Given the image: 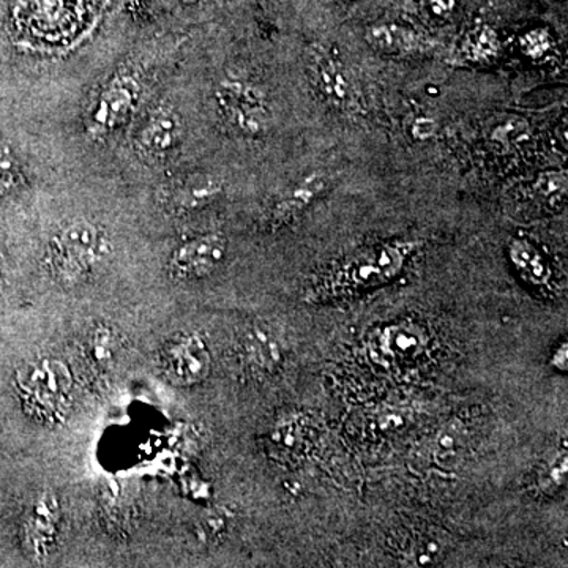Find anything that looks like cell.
I'll list each match as a JSON object with an SVG mask.
<instances>
[{"label":"cell","instance_id":"1","mask_svg":"<svg viewBox=\"0 0 568 568\" xmlns=\"http://www.w3.org/2000/svg\"><path fill=\"white\" fill-rule=\"evenodd\" d=\"M73 384L69 365L55 357L36 358L18 369L14 377L29 416L50 425L59 424L69 413Z\"/></svg>","mask_w":568,"mask_h":568},{"label":"cell","instance_id":"2","mask_svg":"<svg viewBox=\"0 0 568 568\" xmlns=\"http://www.w3.org/2000/svg\"><path fill=\"white\" fill-rule=\"evenodd\" d=\"M106 234L85 219L71 220L55 231L48 245L47 263L55 282L74 286L92 274L106 254Z\"/></svg>","mask_w":568,"mask_h":568},{"label":"cell","instance_id":"3","mask_svg":"<svg viewBox=\"0 0 568 568\" xmlns=\"http://www.w3.org/2000/svg\"><path fill=\"white\" fill-rule=\"evenodd\" d=\"M410 250L413 245L396 242L354 254L325 280L324 291L331 295H339L372 290L388 283L403 271Z\"/></svg>","mask_w":568,"mask_h":568},{"label":"cell","instance_id":"4","mask_svg":"<svg viewBox=\"0 0 568 568\" xmlns=\"http://www.w3.org/2000/svg\"><path fill=\"white\" fill-rule=\"evenodd\" d=\"M160 368L168 383L174 386H197L211 375V349L196 332L175 335L160 353Z\"/></svg>","mask_w":568,"mask_h":568},{"label":"cell","instance_id":"5","mask_svg":"<svg viewBox=\"0 0 568 568\" xmlns=\"http://www.w3.org/2000/svg\"><path fill=\"white\" fill-rule=\"evenodd\" d=\"M140 82L132 73H119L100 92L88 122L92 140H102L132 115L140 99Z\"/></svg>","mask_w":568,"mask_h":568},{"label":"cell","instance_id":"6","mask_svg":"<svg viewBox=\"0 0 568 568\" xmlns=\"http://www.w3.org/2000/svg\"><path fill=\"white\" fill-rule=\"evenodd\" d=\"M216 103L239 132L257 136L267 129V104L254 85L235 80L223 81L216 88Z\"/></svg>","mask_w":568,"mask_h":568},{"label":"cell","instance_id":"7","mask_svg":"<svg viewBox=\"0 0 568 568\" xmlns=\"http://www.w3.org/2000/svg\"><path fill=\"white\" fill-rule=\"evenodd\" d=\"M61 525V503L51 491L33 497L22 517V545L29 558L44 562L50 558Z\"/></svg>","mask_w":568,"mask_h":568},{"label":"cell","instance_id":"8","mask_svg":"<svg viewBox=\"0 0 568 568\" xmlns=\"http://www.w3.org/2000/svg\"><path fill=\"white\" fill-rule=\"evenodd\" d=\"M308 77L328 106L345 114H357L361 111V102L353 82L347 78L342 63L327 51L321 48L312 51L308 59Z\"/></svg>","mask_w":568,"mask_h":568},{"label":"cell","instance_id":"9","mask_svg":"<svg viewBox=\"0 0 568 568\" xmlns=\"http://www.w3.org/2000/svg\"><path fill=\"white\" fill-rule=\"evenodd\" d=\"M227 242L222 234H203L183 242L174 250L168 264L175 280H196L211 275L226 256Z\"/></svg>","mask_w":568,"mask_h":568},{"label":"cell","instance_id":"10","mask_svg":"<svg viewBox=\"0 0 568 568\" xmlns=\"http://www.w3.org/2000/svg\"><path fill=\"white\" fill-rule=\"evenodd\" d=\"M223 193V182L213 174H190L166 190V203L179 212H194L215 203Z\"/></svg>","mask_w":568,"mask_h":568},{"label":"cell","instance_id":"11","mask_svg":"<svg viewBox=\"0 0 568 568\" xmlns=\"http://www.w3.org/2000/svg\"><path fill=\"white\" fill-rule=\"evenodd\" d=\"M181 138L182 122L178 112L160 106L149 115L138 134V148L148 155H166L181 142Z\"/></svg>","mask_w":568,"mask_h":568},{"label":"cell","instance_id":"12","mask_svg":"<svg viewBox=\"0 0 568 568\" xmlns=\"http://www.w3.org/2000/svg\"><path fill=\"white\" fill-rule=\"evenodd\" d=\"M328 181L324 174L315 173L306 175L301 182L287 189L282 196L276 200L268 215V224L271 226H282V224L295 219L298 213L310 207L317 197L327 189Z\"/></svg>","mask_w":568,"mask_h":568},{"label":"cell","instance_id":"13","mask_svg":"<svg viewBox=\"0 0 568 568\" xmlns=\"http://www.w3.org/2000/svg\"><path fill=\"white\" fill-rule=\"evenodd\" d=\"M369 47L384 54L414 55L432 51L433 41L425 36L399 24L373 26L365 33Z\"/></svg>","mask_w":568,"mask_h":568},{"label":"cell","instance_id":"14","mask_svg":"<svg viewBox=\"0 0 568 568\" xmlns=\"http://www.w3.org/2000/svg\"><path fill=\"white\" fill-rule=\"evenodd\" d=\"M428 343V336L420 325L398 323L388 325L379 336V351L384 357L394 362L416 358Z\"/></svg>","mask_w":568,"mask_h":568},{"label":"cell","instance_id":"15","mask_svg":"<svg viewBox=\"0 0 568 568\" xmlns=\"http://www.w3.org/2000/svg\"><path fill=\"white\" fill-rule=\"evenodd\" d=\"M244 353L246 361L254 368L272 373L278 368L283 362L282 345L268 325L254 324L246 331L244 336Z\"/></svg>","mask_w":568,"mask_h":568},{"label":"cell","instance_id":"16","mask_svg":"<svg viewBox=\"0 0 568 568\" xmlns=\"http://www.w3.org/2000/svg\"><path fill=\"white\" fill-rule=\"evenodd\" d=\"M467 448V429L458 418L446 422L436 433L432 446L435 465L443 470H454L462 465Z\"/></svg>","mask_w":568,"mask_h":568},{"label":"cell","instance_id":"17","mask_svg":"<svg viewBox=\"0 0 568 568\" xmlns=\"http://www.w3.org/2000/svg\"><path fill=\"white\" fill-rule=\"evenodd\" d=\"M508 256L523 278L534 286H545L551 280V268L544 254L525 239H515L511 242L508 246Z\"/></svg>","mask_w":568,"mask_h":568},{"label":"cell","instance_id":"18","mask_svg":"<svg viewBox=\"0 0 568 568\" xmlns=\"http://www.w3.org/2000/svg\"><path fill=\"white\" fill-rule=\"evenodd\" d=\"M121 349L118 332L106 324L95 325L85 336L82 353L88 364L97 369H106L114 364Z\"/></svg>","mask_w":568,"mask_h":568},{"label":"cell","instance_id":"19","mask_svg":"<svg viewBox=\"0 0 568 568\" xmlns=\"http://www.w3.org/2000/svg\"><path fill=\"white\" fill-rule=\"evenodd\" d=\"M446 541L433 534L414 537L399 556V568H435L446 552Z\"/></svg>","mask_w":568,"mask_h":568},{"label":"cell","instance_id":"20","mask_svg":"<svg viewBox=\"0 0 568 568\" xmlns=\"http://www.w3.org/2000/svg\"><path fill=\"white\" fill-rule=\"evenodd\" d=\"M529 132L526 119L515 114H500L487 125L488 140L500 145H510L521 141Z\"/></svg>","mask_w":568,"mask_h":568},{"label":"cell","instance_id":"21","mask_svg":"<svg viewBox=\"0 0 568 568\" xmlns=\"http://www.w3.org/2000/svg\"><path fill=\"white\" fill-rule=\"evenodd\" d=\"M497 50H499V41L488 26H481L467 37L466 52L474 61H488L495 58Z\"/></svg>","mask_w":568,"mask_h":568},{"label":"cell","instance_id":"22","mask_svg":"<svg viewBox=\"0 0 568 568\" xmlns=\"http://www.w3.org/2000/svg\"><path fill=\"white\" fill-rule=\"evenodd\" d=\"M20 179V164L13 149L7 142H0V197L7 196Z\"/></svg>","mask_w":568,"mask_h":568},{"label":"cell","instance_id":"23","mask_svg":"<svg viewBox=\"0 0 568 568\" xmlns=\"http://www.w3.org/2000/svg\"><path fill=\"white\" fill-rule=\"evenodd\" d=\"M536 192L538 196L544 197L549 203L566 200L567 174L564 171H547V173L538 175Z\"/></svg>","mask_w":568,"mask_h":568},{"label":"cell","instance_id":"24","mask_svg":"<svg viewBox=\"0 0 568 568\" xmlns=\"http://www.w3.org/2000/svg\"><path fill=\"white\" fill-rule=\"evenodd\" d=\"M567 454L559 452L555 458L549 459L540 474V488L545 491H556L562 488L567 480Z\"/></svg>","mask_w":568,"mask_h":568},{"label":"cell","instance_id":"25","mask_svg":"<svg viewBox=\"0 0 568 568\" xmlns=\"http://www.w3.org/2000/svg\"><path fill=\"white\" fill-rule=\"evenodd\" d=\"M521 48L529 58H541L551 48V37L545 29H536L523 37Z\"/></svg>","mask_w":568,"mask_h":568},{"label":"cell","instance_id":"26","mask_svg":"<svg viewBox=\"0 0 568 568\" xmlns=\"http://www.w3.org/2000/svg\"><path fill=\"white\" fill-rule=\"evenodd\" d=\"M224 528H226V518L222 517V515H209L201 523L200 537L204 538V540H209V538H216L220 534L223 532Z\"/></svg>","mask_w":568,"mask_h":568},{"label":"cell","instance_id":"27","mask_svg":"<svg viewBox=\"0 0 568 568\" xmlns=\"http://www.w3.org/2000/svg\"><path fill=\"white\" fill-rule=\"evenodd\" d=\"M435 133L436 122L433 119L420 118L413 123V136L416 140H429V138L435 136Z\"/></svg>","mask_w":568,"mask_h":568},{"label":"cell","instance_id":"28","mask_svg":"<svg viewBox=\"0 0 568 568\" xmlns=\"http://www.w3.org/2000/svg\"><path fill=\"white\" fill-rule=\"evenodd\" d=\"M551 365L555 366L556 369L560 373H566L568 369V349H567V343H562L558 347V349L555 351V354H552L551 357Z\"/></svg>","mask_w":568,"mask_h":568},{"label":"cell","instance_id":"29","mask_svg":"<svg viewBox=\"0 0 568 568\" xmlns=\"http://www.w3.org/2000/svg\"><path fill=\"white\" fill-rule=\"evenodd\" d=\"M457 0H429V6L437 14H447L455 9Z\"/></svg>","mask_w":568,"mask_h":568},{"label":"cell","instance_id":"30","mask_svg":"<svg viewBox=\"0 0 568 568\" xmlns=\"http://www.w3.org/2000/svg\"><path fill=\"white\" fill-rule=\"evenodd\" d=\"M487 568H521V567L515 566V564H510V562H495V564H489V566Z\"/></svg>","mask_w":568,"mask_h":568},{"label":"cell","instance_id":"31","mask_svg":"<svg viewBox=\"0 0 568 568\" xmlns=\"http://www.w3.org/2000/svg\"><path fill=\"white\" fill-rule=\"evenodd\" d=\"M183 2H196V0H183Z\"/></svg>","mask_w":568,"mask_h":568}]
</instances>
